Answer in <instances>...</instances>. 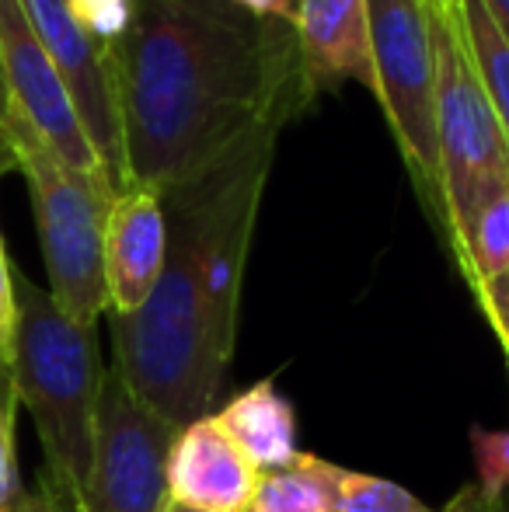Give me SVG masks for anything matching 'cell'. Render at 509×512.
<instances>
[{"mask_svg":"<svg viewBox=\"0 0 509 512\" xmlns=\"http://www.w3.org/2000/svg\"><path fill=\"white\" fill-rule=\"evenodd\" d=\"M485 7H489L492 21L499 25V32H503V39L509 42V0H482Z\"/></svg>","mask_w":509,"mask_h":512,"instance_id":"cell-27","label":"cell"},{"mask_svg":"<svg viewBox=\"0 0 509 512\" xmlns=\"http://www.w3.org/2000/svg\"><path fill=\"white\" fill-rule=\"evenodd\" d=\"M164 213L171 216L168 262L147 304L133 314H112V370L157 418L182 432L217 398L224 366L206 331L189 216L175 206H164Z\"/></svg>","mask_w":509,"mask_h":512,"instance_id":"cell-3","label":"cell"},{"mask_svg":"<svg viewBox=\"0 0 509 512\" xmlns=\"http://www.w3.org/2000/svg\"><path fill=\"white\" fill-rule=\"evenodd\" d=\"M0 74H4L11 112L21 115L67 168L112 185L109 171L98 161L95 147L77 119L67 84L60 81V70L35 35L21 0H0Z\"/></svg>","mask_w":509,"mask_h":512,"instance_id":"cell-9","label":"cell"},{"mask_svg":"<svg viewBox=\"0 0 509 512\" xmlns=\"http://www.w3.org/2000/svg\"><path fill=\"white\" fill-rule=\"evenodd\" d=\"M457 11H461L464 39H468L471 60H475V70L482 77V88L509 140V42L503 39V32H499V25L492 21L489 7L482 0H457Z\"/></svg>","mask_w":509,"mask_h":512,"instance_id":"cell-17","label":"cell"},{"mask_svg":"<svg viewBox=\"0 0 509 512\" xmlns=\"http://www.w3.org/2000/svg\"><path fill=\"white\" fill-rule=\"evenodd\" d=\"M14 384L0 377V512H18L25 502V488L18 478V457H14Z\"/></svg>","mask_w":509,"mask_h":512,"instance_id":"cell-20","label":"cell"},{"mask_svg":"<svg viewBox=\"0 0 509 512\" xmlns=\"http://www.w3.org/2000/svg\"><path fill=\"white\" fill-rule=\"evenodd\" d=\"M70 18L102 46H116L133 25L136 0H67Z\"/></svg>","mask_w":509,"mask_h":512,"instance_id":"cell-19","label":"cell"},{"mask_svg":"<svg viewBox=\"0 0 509 512\" xmlns=\"http://www.w3.org/2000/svg\"><path fill=\"white\" fill-rule=\"evenodd\" d=\"M21 7H25L46 53L53 56L60 81L67 84V95L77 108V119H81L98 161L105 164L112 185L123 192V122H119L116 70H112L109 46H102L77 28V21L67 11V0H21Z\"/></svg>","mask_w":509,"mask_h":512,"instance_id":"cell-10","label":"cell"},{"mask_svg":"<svg viewBox=\"0 0 509 512\" xmlns=\"http://www.w3.org/2000/svg\"><path fill=\"white\" fill-rule=\"evenodd\" d=\"M112 53L126 189L171 196L314 102L293 21L234 0H136Z\"/></svg>","mask_w":509,"mask_h":512,"instance_id":"cell-1","label":"cell"},{"mask_svg":"<svg viewBox=\"0 0 509 512\" xmlns=\"http://www.w3.org/2000/svg\"><path fill=\"white\" fill-rule=\"evenodd\" d=\"M14 398L28 408L42 443L39 485L70 512L81 509L91 467L95 411L102 391V356L95 324H77L56 307L49 290L14 276Z\"/></svg>","mask_w":509,"mask_h":512,"instance_id":"cell-2","label":"cell"},{"mask_svg":"<svg viewBox=\"0 0 509 512\" xmlns=\"http://www.w3.org/2000/svg\"><path fill=\"white\" fill-rule=\"evenodd\" d=\"M262 474L213 415L189 422L168 453V499L203 512H248Z\"/></svg>","mask_w":509,"mask_h":512,"instance_id":"cell-11","label":"cell"},{"mask_svg":"<svg viewBox=\"0 0 509 512\" xmlns=\"http://www.w3.org/2000/svg\"><path fill=\"white\" fill-rule=\"evenodd\" d=\"M175 436L178 429L143 405L116 370H105L77 512H161L168 506V453Z\"/></svg>","mask_w":509,"mask_h":512,"instance_id":"cell-8","label":"cell"},{"mask_svg":"<svg viewBox=\"0 0 509 512\" xmlns=\"http://www.w3.org/2000/svg\"><path fill=\"white\" fill-rule=\"evenodd\" d=\"M374 98L391 122L408 175L433 220L447 223L436 147V46L426 0H367Z\"/></svg>","mask_w":509,"mask_h":512,"instance_id":"cell-7","label":"cell"},{"mask_svg":"<svg viewBox=\"0 0 509 512\" xmlns=\"http://www.w3.org/2000/svg\"><path fill=\"white\" fill-rule=\"evenodd\" d=\"M332 464L314 453H300L286 471L262 474L248 512H335Z\"/></svg>","mask_w":509,"mask_h":512,"instance_id":"cell-16","label":"cell"},{"mask_svg":"<svg viewBox=\"0 0 509 512\" xmlns=\"http://www.w3.org/2000/svg\"><path fill=\"white\" fill-rule=\"evenodd\" d=\"M478 304H482L485 317H489L492 331H496L499 345H503L509 359V269L499 272L496 279H489L485 286H478Z\"/></svg>","mask_w":509,"mask_h":512,"instance_id":"cell-23","label":"cell"},{"mask_svg":"<svg viewBox=\"0 0 509 512\" xmlns=\"http://www.w3.org/2000/svg\"><path fill=\"white\" fill-rule=\"evenodd\" d=\"M429 4L436 46V147L443 182V234L468 227L492 196L509 189V140L471 60L457 4Z\"/></svg>","mask_w":509,"mask_h":512,"instance_id":"cell-6","label":"cell"},{"mask_svg":"<svg viewBox=\"0 0 509 512\" xmlns=\"http://www.w3.org/2000/svg\"><path fill=\"white\" fill-rule=\"evenodd\" d=\"M18 512H70V509L39 485L35 492H25V502H21Z\"/></svg>","mask_w":509,"mask_h":512,"instance_id":"cell-25","label":"cell"},{"mask_svg":"<svg viewBox=\"0 0 509 512\" xmlns=\"http://www.w3.org/2000/svg\"><path fill=\"white\" fill-rule=\"evenodd\" d=\"M276 140L279 133L255 136L210 175L161 199L164 206H175L189 216L192 262H196V283L206 310V331H210L213 356L224 370L231 366L234 342H238L241 286H245V265Z\"/></svg>","mask_w":509,"mask_h":512,"instance_id":"cell-5","label":"cell"},{"mask_svg":"<svg viewBox=\"0 0 509 512\" xmlns=\"http://www.w3.org/2000/svg\"><path fill=\"white\" fill-rule=\"evenodd\" d=\"M7 147L32 196L49 297L70 321L98 324V317L109 310L105 220L119 192L67 168L49 150V143L14 112L7 115Z\"/></svg>","mask_w":509,"mask_h":512,"instance_id":"cell-4","label":"cell"},{"mask_svg":"<svg viewBox=\"0 0 509 512\" xmlns=\"http://www.w3.org/2000/svg\"><path fill=\"white\" fill-rule=\"evenodd\" d=\"M328 474H332L335 512H436L415 499L408 488L377 478V474L346 471L339 464H332Z\"/></svg>","mask_w":509,"mask_h":512,"instance_id":"cell-18","label":"cell"},{"mask_svg":"<svg viewBox=\"0 0 509 512\" xmlns=\"http://www.w3.org/2000/svg\"><path fill=\"white\" fill-rule=\"evenodd\" d=\"M436 4H457V0H436Z\"/></svg>","mask_w":509,"mask_h":512,"instance_id":"cell-31","label":"cell"},{"mask_svg":"<svg viewBox=\"0 0 509 512\" xmlns=\"http://www.w3.org/2000/svg\"><path fill=\"white\" fill-rule=\"evenodd\" d=\"M213 418L258 474L286 471L304 453L297 443V411L276 380H258L248 391L234 394Z\"/></svg>","mask_w":509,"mask_h":512,"instance_id":"cell-14","label":"cell"},{"mask_svg":"<svg viewBox=\"0 0 509 512\" xmlns=\"http://www.w3.org/2000/svg\"><path fill=\"white\" fill-rule=\"evenodd\" d=\"M283 4V11L290 14V21H293V14H297V0H279Z\"/></svg>","mask_w":509,"mask_h":512,"instance_id":"cell-29","label":"cell"},{"mask_svg":"<svg viewBox=\"0 0 509 512\" xmlns=\"http://www.w3.org/2000/svg\"><path fill=\"white\" fill-rule=\"evenodd\" d=\"M496 512H509V492L503 495V499L496 502Z\"/></svg>","mask_w":509,"mask_h":512,"instance_id":"cell-30","label":"cell"},{"mask_svg":"<svg viewBox=\"0 0 509 512\" xmlns=\"http://www.w3.org/2000/svg\"><path fill=\"white\" fill-rule=\"evenodd\" d=\"M234 4L248 7V11H255V14H265V18H283V21H290V14L283 11V4H279V0H234Z\"/></svg>","mask_w":509,"mask_h":512,"instance_id":"cell-26","label":"cell"},{"mask_svg":"<svg viewBox=\"0 0 509 512\" xmlns=\"http://www.w3.org/2000/svg\"><path fill=\"white\" fill-rule=\"evenodd\" d=\"M293 32L314 91L339 81H360L374 95L367 0H297Z\"/></svg>","mask_w":509,"mask_h":512,"instance_id":"cell-13","label":"cell"},{"mask_svg":"<svg viewBox=\"0 0 509 512\" xmlns=\"http://www.w3.org/2000/svg\"><path fill=\"white\" fill-rule=\"evenodd\" d=\"M496 502L499 499H489L475 481V485H464L461 492L447 502V506L436 509V512H496Z\"/></svg>","mask_w":509,"mask_h":512,"instance_id":"cell-24","label":"cell"},{"mask_svg":"<svg viewBox=\"0 0 509 512\" xmlns=\"http://www.w3.org/2000/svg\"><path fill=\"white\" fill-rule=\"evenodd\" d=\"M471 446H475V464H478V488L489 499H503L509 492V429L503 432H471Z\"/></svg>","mask_w":509,"mask_h":512,"instance_id":"cell-21","label":"cell"},{"mask_svg":"<svg viewBox=\"0 0 509 512\" xmlns=\"http://www.w3.org/2000/svg\"><path fill=\"white\" fill-rule=\"evenodd\" d=\"M168 262V213L161 196L123 189L105 220V290L109 314H133L147 304Z\"/></svg>","mask_w":509,"mask_h":512,"instance_id":"cell-12","label":"cell"},{"mask_svg":"<svg viewBox=\"0 0 509 512\" xmlns=\"http://www.w3.org/2000/svg\"><path fill=\"white\" fill-rule=\"evenodd\" d=\"M14 324H18V297H14V269L7 262L0 237V377H11L14 363Z\"/></svg>","mask_w":509,"mask_h":512,"instance_id":"cell-22","label":"cell"},{"mask_svg":"<svg viewBox=\"0 0 509 512\" xmlns=\"http://www.w3.org/2000/svg\"><path fill=\"white\" fill-rule=\"evenodd\" d=\"M454 255L468 276L471 290L509 269V189L492 196L454 237Z\"/></svg>","mask_w":509,"mask_h":512,"instance_id":"cell-15","label":"cell"},{"mask_svg":"<svg viewBox=\"0 0 509 512\" xmlns=\"http://www.w3.org/2000/svg\"><path fill=\"white\" fill-rule=\"evenodd\" d=\"M161 512H203V509H192V506H182V502H171L168 499V506H164Z\"/></svg>","mask_w":509,"mask_h":512,"instance_id":"cell-28","label":"cell"}]
</instances>
